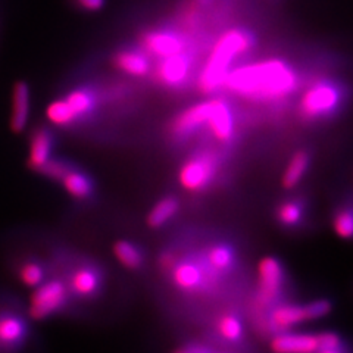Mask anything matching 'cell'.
I'll use <instances>...</instances> for the list:
<instances>
[{"mask_svg": "<svg viewBox=\"0 0 353 353\" xmlns=\"http://www.w3.org/2000/svg\"><path fill=\"white\" fill-rule=\"evenodd\" d=\"M85 10H99L105 5V0H75Z\"/></svg>", "mask_w": 353, "mask_h": 353, "instance_id": "cell-31", "label": "cell"}, {"mask_svg": "<svg viewBox=\"0 0 353 353\" xmlns=\"http://www.w3.org/2000/svg\"><path fill=\"white\" fill-rule=\"evenodd\" d=\"M71 168L72 167H70V163H66V162L59 161V159H52L50 158L37 172L43 174L44 176H48V179H50V180L61 181L62 176L66 172H68Z\"/></svg>", "mask_w": 353, "mask_h": 353, "instance_id": "cell-30", "label": "cell"}, {"mask_svg": "<svg viewBox=\"0 0 353 353\" xmlns=\"http://www.w3.org/2000/svg\"><path fill=\"white\" fill-rule=\"evenodd\" d=\"M189 72V61L181 53L163 58L158 68V75L162 83L168 85H176L185 80Z\"/></svg>", "mask_w": 353, "mask_h": 353, "instance_id": "cell-20", "label": "cell"}, {"mask_svg": "<svg viewBox=\"0 0 353 353\" xmlns=\"http://www.w3.org/2000/svg\"><path fill=\"white\" fill-rule=\"evenodd\" d=\"M65 281L74 299L94 301L103 292L105 272L96 263L85 262L77 265Z\"/></svg>", "mask_w": 353, "mask_h": 353, "instance_id": "cell-5", "label": "cell"}, {"mask_svg": "<svg viewBox=\"0 0 353 353\" xmlns=\"http://www.w3.org/2000/svg\"><path fill=\"white\" fill-rule=\"evenodd\" d=\"M209 353H214V352H212V350H211V352H209ZM219 353H225V352H219Z\"/></svg>", "mask_w": 353, "mask_h": 353, "instance_id": "cell-33", "label": "cell"}, {"mask_svg": "<svg viewBox=\"0 0 353 353\" xmlns=\"http://www.w3.org/2000/svg\"><path fill=\"white\" fill-rule=\"evenodd\" d=\"M219 336L231 345H240L245 339V324L236 312H225L219 316L216 323Z\"/></svg>", "mask_w": 353, "mask_h": 353, "instance_id": "cell-23", "label": "cell"}, {"mask_svg": "<svg viewBox=\"0 0 353 353\" xmlns=\"http://www.w3.org/2000/svg\"><path fill=\"white\" fill-rule=\"evenodd\" d=\"M225 85L231 92L250 99H281L296 87V74L283 61H265L243 66L227 74Z\"/></svg>", "mask_w": 353, "mask_h": 353, "instance_id": "cell-1", "label": "cell"}, {"mask_svg": "<svg viewBox=\"0 0 353 353\" xmlns=\"http://www.w3.org/2000/svg\"><path fill=\"white\" fill-rule=\"evenodd\" d=\"M333 230L339 239L350 240L353 236V215L350 208H341L333 218Z\"/></svg>", "mask_w": 353, "mask_h": 353, "instance_id": "cell-28", "label": "cell"}, {"mask_svg": "<svg viewBox=\"0 0 353 353\" xmlns=\"http://www.w3.org/2000/svg\"><path fill=\"white\" fill-rule=\"evenodd\" d=\"M272 353H315L321 349L318 333H294L292 330L279 331L271 341Z\"/></svg>", "mask_w": 353, "mask_h": 353, "instance_id": "cell-11", "label": "cell"}, {"mask_svg": "<svg viewBox=\"0 0 353 353\" xmlns=\"http://www.w3.org/2000/svg\"><path fill=\"white\" fill-rule=\"evenodd\" d=\"M17 275L21 284H24L28 289H36L37 285L49 279L48 265L39 259H27L19 263Z\"/></svg>", "mask_w": 353, "mask_h": 353, "instance_id": "cell-22", "label": "cell"}, {"mask_svg": "<svg viewBox=\"0 0 353 353\" xmlns=\"http://www.w3.org/2000/svg\"><path fill=\"white\" fill-rule=\"evenodd\" d=\"M215 170V161L209 154H202V157L189 159L183 165L179 172V181L187 192H201L212 181Z\"/></svg>", "mask_w": 353, "mask_h": 353, "instance_id": "cell-9", "label": "cell"}, {"mask_svg": "<svg viewBox=\"0 0 353 353\" xmlns=\"http://www.w3.org/2000/svg\"><path fill=\"white\" fill-rule=\"evenodd\" d=\"M53 146V139L50 132L44 128L37 130L31 137L30 154H28V167L34 171H39L44 163L50 159Z\"/></svg>", "mask_w": 353, "mask_h": 353, "instance_id": "cell-18", "label": "cell"}, {"mask_svg": "<svg viewBox=\"0 0 353 353\" xmlns=\"http://www.w3.org/2000/svg\"><path fill=\"white\" fill-rule=\"evenodd\" d=\"M180 212V201L175 196H165L153 205L146 215V225L150 230H161Z\"/></svg>", "mask_w": 353, "mask_h": 353, "instance_id": "cell-17", "label": "cell"}, {"mask_svg": "<svg viewBox=\"0 0 353 353\" xmlns=\"http://www.w3.org/2000/svg\"><path fill=\"white\" fill-rule=\"evenodd\" d=\"M285 281L284 265L277 256H263L258 263V285L259 299L263 303H271L281 296Z\"/></svg>", "mask_w": 353, "mask_h": 353, "instance_id": "cell-7", "label": "cell"}, {"mask_svg": "<svg viewBox=\"0 0 353 353\" xmlns=\"http://www.w3.org/2000/svg\"><path fill=\"white\" fill-rule=\"evenodd\" d=\"M114 62L118 70L134 77L146 75L150 68L149 61L143 57V54L137 52H130V50L119 52L115 57Z\"/></svg>", "mask_w": 353, "mask_h": 353, "instance_id": "cell-26", "label": "cell"}, {"mask_svg": "<svg viewBox=\"0 0 353 353\" xmlns=\"http://www.w3.org/2000/svg\"><path fill=\"white\" fill-rule=\"evenodd\" d=\"M307 168H309V154L305 150L296 152L283 174L281 184L284 189L287 190L294 189V187L303 179Z\"/></svg>", "mask_w": 353, "mask_h": 353, "instance_id": "cell-24", "label": "cell"}, {"mask_svg": "<svg viewBox=\"0 0 353 353\" xmlns=\"http://www.w3.org/2000/svg\"><path fill=\"white\" fill-rule=\"evenodd\" d=\"M205 262L218 275L231 272L237 265V250L230 243H215L205 252Z\"/></svg>", "mask_w": 353, "mask_h": 353, "instance_id": "cell-12", "label": "cell"}, {"mask_svg": "<svg viewBox=\"0 0 353 353\" xmlns=\"http://www.w3.org/2000/svg\"><path fill=\"white\" fill-rule=\"evenodd\" d=\"M209 127L212 128L214 136L219 141H228L233 136V115L230 112V108L225 102L214 99L212 110L208 119Z\"/></svg>", "mask_w": 353, "mask_h": 353, "instance_id": "cell-16", "label": "cell"}, {"mask_svg": "<svg viewBox=\"0 0 353 353\" xmlns=\"http://www.w3.org/2000/svg\"><path fill=\"white\" fill-rule=\"evenodd\" d=\"M275 218L283 228L294 230L302 225L305 218V206L302 202H297L294 199L292 201L281 202L275 211Z\"/></svg>", "mask_w": 353, "mask_h": 353, "instance_id": "cell-25", "label": "cell"}, {"mask_svg": "<svg viewBox=\"0 0 353 353\" xmlns=\"http://www.w3.org/2000/svg\"><path fill=\"white\" fill-rule=\"evenodd\" d=\"M115 259L128 271H140L145 267L146 253L136 241L128 239H118L112 245Z\"/></svg>", "mask_w": 353, "mask_h": 353, "instance_id": "cell-14", "label": "cell"}, {"mask_svg": "<svg viewBox=\"0 0 353 353\" xmlns=\"http://www.w3.org/2000/svg\"><path fill=\"white\" fill-rule=\"evenodd\" d=\"M315 353H346V350L343 346H340V347H331V349H321Z\"/></svg>", "mask_w": 353, "mask_h": 353, "instance_id": "cell-32", "label": "cell"}, {"mask_svg": "<svg viewBox=\"0 0 353 353\" xmlns=\"http://www.w3.org/2000/svg\"><path fill=\"white\" fill-rule=\"evenodd\" d=\"M212 110V101L197 103L189 109H185L174 119L172 131L179 136H185L194 131L201 124H208L209 115Z\"/></svg>", "mask_w": 353, "mask_h": 353, "instance_id": "cell-13", "label": "cell"}, {"mask_svg": "<svg viewBox=\"0 0 353 353\" xmlns=\"http://www.w3.org/2000/svg\"><path fill=\"white\" fill-rule=\"evenodd\" d=\"M74 299L63 279L52 277L32 289L27 315L32 321H46L70 306Z\"/></svg>", "mask_w": 353, "mask_h": 353, "instance_id": "cell-3", "label": "cell"}, {"mask_svg": "<svg viewBox=\"0 0 353 353\" xmlns=\"http://www.w3.org/2000/svg\"><path fill=\"white\" fill-rule=\"evenodd\" d=\"M209 268L206 262L201 265L197 259H175V263L170 270L171 280L174 285L183 293H197L201 292L211 274L205 271Z\"/></svg>", "mask_w": 353, "mask_h": 353, "instance_id": "cell-8", "label": "cell"}, {"mask_svg": "<svg viewBox=\"0 0 353 353\" xmlns=\"http://www.w3.org/2000/svg\"><path fill=\"white\" fill-rule=\"evenodd\" d=\"M333 311L330 299H315L306 303H281L274 306L270 312V324L274 330L287 331L305 323L318 321Z\"/></svg>", "mask_w": 353, "mask_h": 353, "instance_id": "cell-4", "label": "cell"}, {"mask_svg": "<svg viewBox=\"0 0 353 353\" xmlns=\"http://www.w3.org/2000/svg\"><path fill=\"white\" fill-rule=\"evenodd\" d=\"M340 101L339 90L331 84L319 83L307 88L301 101V110L306 118H316L330 114Z\"/></svg>", "mask_w": 353, "mask_h": 353, "instance_id": "cell-10", "label": "cell"}, {"mask_svg": "<svg viewBox=\"0 0 353 353\" xmlns=\"http://www.w3.org/2000/svg\"><path fill=\"white\" fill-rule=\"evenodd\" d=\"M48 119L54 125H68L77 118L66 101H54L46 109Z\"/></svg>", "mask_w": 353, "mask_h": 353, "instance_id": "cell-27", "label": "cell"}, {"mask_svg": "<svg viewBox=\"0 0 353 353\" xmlns=\"http://www.w3.org/2000/svg\"><path fill=\"white\" fill-rule=\"evenodd\" d=\"M250 44V36L240 30H230L221 36L205 65L201 79H199L201 92L208 94L216 90L224 83L231 62L240 53L246 52Z\"/></svg>", "mask_w": 353, "mask_h": 353, "instance_id": "cell-2", "label": "cell"}, {"mask_svg": "<svg viewBox=\"0 0 353 353\" xmlns=\"http://www.w3.org/2000/svg\"><path fill=\"white\" fill-rule=\"evenodd\" d=\"M65 101L70 105L72 112L77 117L90 112L94 106V97L85 90H74L68 94V97H66Z\"/></svg>", "mask_w": 353, "mask_h": 353, "instance_id": "cell-29", "label": "cell"}, {"mask_svg": "<svg viewBox=\"0 0 353 353\" xmlns=\"http://www.w3.org/2000/svg\"><path fill=\"white\" fill-rule=\"evenodd\" d=\"M28 337V319L12 309H0V353L21 352Z\"/></svg>", "mask_w": 353, "mask_h": 353, "instance_id": "cell-6", "label": "cell"}, {"mask_svg": "<svg viewBox=\"0 0 353 353\" xmlns=\"http://www.w3.org/2000/svg\"><path fill=\"white\" fill-rule=\"evenodd\" d=\"M30 115V88L27 83L19 81L14 87L12 93V117L10 128L14 132H21L26 128Z\"/></svg>", "mask_w": 353, "mask_h": 353, "instance_id": "cell-15", "label": "cell"}, {"mask_svg": "<svg viewBox=\"0 0 353 353\" xmlns=\"http://www.w3.org/2000/svg\"><path fill=\"white\" fill-rule=\"evenodd\" d=\"M143 44H145V48L150 53L161 58L172 57V54L181 53L183 50L181 40L174 34H170V32H150V34L143 39Z\"/></svg>", "mask_w": 353, "mask_h": 353, "instance_id": "cell-19", "label": "cell"}, {"mask_svg": "<svg viewBox=\"0 0 353 353\" xmlns=\"http://www.w3.org/2000/svg\"><path fill=\"white\" fill-rule=\"evenodd\" d=\"M61 183L63 185L65 192L71 197L77 199V201H85V199H90L94 190V185L90 176L74 168H71L62 176Z\"/></svg>", "mask_w": 353, "mask_h": 353, "instance_id": "cell-21", "label": "cell"}]
</instances>
